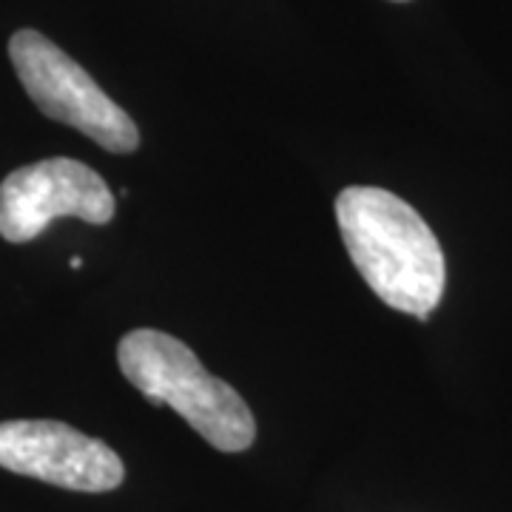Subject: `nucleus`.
Returning <instances> with one entry per match:
<instances>
[{
  "mask_svg": "<svg viewBox=\"0 0 512 512\" xmlns=\"http://www.w3.org/2000/svg\"><path fill=\"white\" fill-rule=\"evenodd\" d=\"M336 220L353 265L384 305L419 319L436 311L444 251L413 205L384 188L350 185L336 197Z\"/></svg>",
  "mask_w": 512,
  "mask_h": 512,
  "instance_id": "nucleus-1",
  "label": "nucleus"
},
{
  "mask_svg": "<svg viewBox=\"0 0 512 512\" xmlns=\"http://www.w3.org/2000/svg\"><path fill=\"white\" fill-rule=\"evenodd\" d=\"M117 362L143 396L177 410L211 447L242 453L254 444L256 421L245 399L211 376L180 339L160 330H131L120 339Z\"/></svg>",
  "mask_w": 512,
  "mask_h": 512,
  "instance_id": "nucleus-2",
  "label": "nucleus"
},
{
  "mask_svg": "<svg viewBox=\"0 0 512 512\" xmlns=\"http://www.w3.org/2000/svg\"><path fill=\"white\" fill-rule=\"evenodd\" d=\"M9 57L26 94L46 117L77 128L111 154H131L140 146L134 120L49 37L20 29L9 40Z\"/></svg>",
  "mask_w": 512,
  "mask_h": 512,
  "instance_id": "nucleus-3",
  "label": "nucleus"
},
{
  "mask_svg": "<svg viewBox=\"0 0 512 512\" xmlns=\"http://www.w3.org/2000/svg\"><path fill=\"white\" fill-rule=\"evenodd\" d=\"M57 217L106 225L114 217V194L94 168L69 157L23 165L0 183V237L6 242H29Z\"/></svg>",
  "mask_w": 512,
  "mask_h": 512,
  "instance_id": "nucleus-4",
  "label": "nucleus"
},
{
  "mask_svg": "<svg viewBox=\"0 0 512 512\" xmlns=\"http://www.w3.org/2000/svg\"><path fill=\"white\" fill-rule=\"evenodd\" d=\"M0 467L77 493H109L126 478L109 444L63 421H0Z\"/></svg>",
  "mask_w": 512,
  "mask_h": 512,
  "instance_id": "nucleus-5",
  "label": "nucleus"
},
{
  "mask_svg": "<svg viewBox=\"0 0 512 512\" xmlns=\"http://www.w3.org/2000/svg\"><path fill=\"white\" fill-rule=\"evenodd\" d=\"M69 265H72V268H80V265H83V256H72V262H69Z\"/></svg>",
  "mask_w": 512,
  "mask_h": 512,
  "instance_id": "nucleus-6",
  "label": "nucleus"
},
{
  "mask_svg": "<svg viewBox=\"0 0 512 512\" xmlns=\"http://www.w3.org/2000/svg\"><path fill=\"white\" fill-rule=\"evenodd\" d=\"M399 3H402V0H399Z\"/></svg>",
  "mask_w": 512,
  "mask_h": 512,
  "instance_id": "nucleus-7",
  "label": "nucleus"
}]
</instances>
